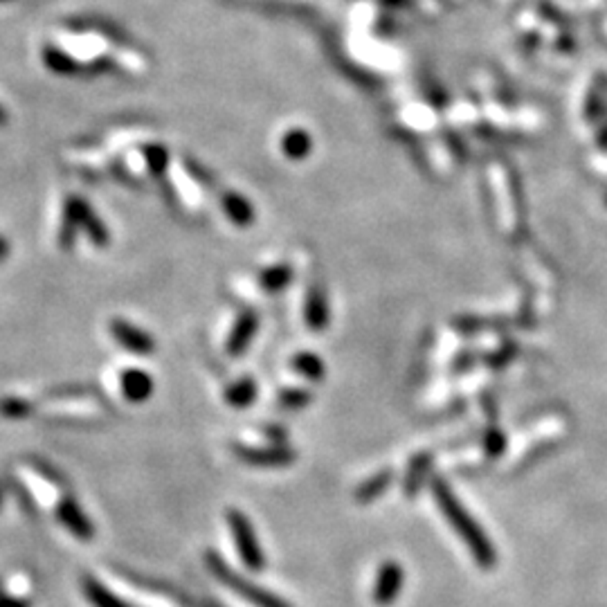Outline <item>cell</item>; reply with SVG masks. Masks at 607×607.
Here are the masks:
<instances>
[{
    "mask_svg": "<svg viewBox=\"0 0 607 607\" xmlns=\"http://www.w3.org/2000/svg\"><path fill=\"white\" fill-rule=\"evenodd\" d=\"M432 495H434V502H437L439 511L443 513L448 524L455 529V533L461 538V542L468 546L474 562L480 567L490 570V567L498 562V554H495L493 542L489 540L484 529L474 522V517L470 515L468 508L459 502L455 490H452L443 480H434L432 482Z\"/></svg>",
    "mask_w": 607,
    "mask_h": 607,
    "instance_id": "6da1fadb",
    "label": "cell"
},
{
    "mask_svg": "<svg viewBox=\"0 0 607 607\" xmlns=\"http://www.w3.org/2000/svg\"><path fill=\"white\" fill-rule=\"evenodd\" d=\"M79 234H85L95 247L109 246V230H106L104 221L97 216L95 209L91 207V203L79 198L77 194H68L63 198L61 221H59V247L61 250H72Z\"/></svg>",
    "mask_w": 607,
    "mask_h": 607,
    "instance_id": "7a4b0ae2",
    "label": "cell"
},
{
    "mask_svg": "<svg viewBox=\"0 0 607 607\" xmlns=\"http://www.w3.org/2000/svg\"><path fill=\"white\" fill-rule=\"evenodd\" d=\"M205 565H207L209 574H212L214 579L219 580L221 585H225L230 592H234L237 596H241L243 601L250 603V605H255V607H293L288 601H284L281 596H277V594L263 589L262 585L252 583V580L243 579L241 574H237V571H234L232 567H230L228 562H225V560L221 558L219 554H216V551H205Z\"/></svg>",
    "mask_w": 607,
    "mask_h": 607,
    "instance_id": "3957f363",
    "label": "cell"
},
{
    "mask_svg": "<svg viewBox=\"0 0 607 607\" xmlns=\"http://www.w3.org/2000/svg\"><path fill=\"white\" fill-rule=\"evenodd\" d=\"M225 522H228L230 533L234 538V545H237L239 555H241V562L250 571H262L268 565V558L263 554L262 545L256 540L255 527H252L250 517L246 515L239 508H228L225 511Z\"/></svg>",
    "mask_w": 607,
    "mask_h": 607,
    "instance_id": "277c9868",
    "label": "cell"
},
{
    "mask_svg": "<svg viewBox=\"0 0 607 607\" xmlns=\"http://www.w3.org/2000/svg\"><path fill=\"white\" fill-rule=\"evenodd\" d=\"M232 455L250 468H288L297 459V452L288 446H246L234 443Z\"/></svg>",
    "mask_w": 607,
    "mask_h": 607,
    "instance_id": "5b68a950",
    "label": "cell"
},
{
    "mask_svg": "<svg viewBox=\"0 0 607 607\" xmlns=\"http://www.w3.org/2000/svg\"><path fill=\"white\" fill-rule=\"evenodd\" d=\"M109 333L115 340V344H119L124 352H128V353H135V356H149V353L156 352V340L151 337V333L140 328L138 324L128 322L126 318L110 320Z\"/></svg>",
    "mask_w": 607,
    "mask_h": 607,
    "instance_id": "8992f818",
    "label": "cell"
},
{
    "mask_svg": "<svg viewBox=\"0 0 607 607\" xmlns=\"http://www.w3.org/2000/svg\"><path fill=\"white\" fill-rule=\"evenodd\" d=\"M403 580H405V571L401 567V562L396 560H387L383 562L376 574L374 580V589H371V598H374L376 605L387 607L401 596V589H403Z\"/></svg>",
    "mask_w": 607,
    "mask_h": 607,
    "instance_id": "52a82bcc",
    "label": "cell"
},
{
    "mask_svg": "<svg viewBox=\"0 0 607 607\" xmlns=\"http://www.w3.org/2000/svg\"><path fill=\"white\" fill-rule=\"evenodd\" d=\"M57 517L59 522H61L77 540L91 542L93 538H95V524L91 522L88 513L79 506V502H77L72 495H66V498H61V502L57 504Z\"/></svg>",
    "mask_w": 607,
    "mask_h": 607,
    "instance_id": "ba28073f",
    "label": "cell"
},
{
    "mask_svg": "<svg viewBox=\"0 0 607 607\" xmlns=\"http://www.w3.org/2000/svg\"><path fill=\"white\" fill-rule=\"evenodd\" d=\"M256 331H259V315L252 309L241 311L234 318L232 327L228 331V340H225V353L230 358H241L246 353L247 346L255 340Z\"/></svg>",
    "mask_w": 607,
    "mask_h": 607,
    "instance_id": "9c48e42d",
    "label": "cell"
},
{
    "mask_svg": "<svg viewBox=\"0 0 607 607\" xmlns=\"http://www.w3.org/2000/svg\"><path fill=\"white\" fill-rule=\"evenodd\" d=\"M302 318L311 331H324L328 327V302L320 281H311L302 297Z\"/></svg>",
    "mask_w": 607,
    "mask_h": 607,
    "instance_id": "30bf717a",
    "label": "cell"
},
{
    "mask_svg": "<svg viewBox=\"0 0 607 607\" xmlns=\"http://www.w3.org/2000/svg\"><path fill=\"white\" fill-rule=\"evenodd\" d=\"M119 394L128 401V403H144L153 396L156 383L149 376V371L138 369V367H128V369L119 371Z\"/></svg>",
    "mask_w": 607,
    "mask_h": 607,
    "instance_id": "8fae6325",
    "label": "cell"
},
{
    "mask_svg": "<svg viewBox=\"0 0 607 607\" xmlns=\"http://www.w3.org/2000/svg\"><path fill=\"white\" fill-rule=\"evenodd\" d=\"M219 203L225 214V219H228L232 225H237V228H247V225L255 223V219H256L255 205L250 203V198L239 194V191L223 190L219 194Z\"/></svg>",
    "mask_w": 607,
    "mask_h": 607,
    "instance_id": "7c38bea8",
    "label": "cell"
},
{
    "mask_svg": "<svg viewBox=\"0 0 607 607\" xmlns=\"http://www.w3.org/2000/svg\"><path fill=\"white\" fill-rule=\"evenodd\" d=\"M166 174H169L174 190L178 191V198H181L187 207L190 209L203 207V187H200L198 182L190 176V174H187L182 162H171Z\"/></svg>",
    "mask_w": 607,
    "mask_h": 607,
    "instance_id": "4fadbf2b",
    "label": "cell"
},
{
    "mask_svg": "<svg viewBox=\"0 0 607 607\" xmlns=\"http://www.w3.org/2000/svg\"><path fill=\"white\" fill-rule=\"evenodd\" d=\"M295 279V268L293 263L279 262L272 263V266L263 268L259 275H256L255 286L259 290V295H275L281 293L284 288H288Z\"/></svg>",
    "mask_w": 607,
    "mask_h": 607,
    "instance_id": "5bb4252c",
    "label": "cell"
},
{
    "mask_svg": "<svg viewBox=\"0 0 607 607\" xmlns=\"http://www.w3.org/2000/svg\"><path fill=\"white\" fill-rule=\"evenodd\" d=\"M313 151V138L306 128L293 126L288 131H284L279 138V153L286 160L302 162L311 156Z\"/></svg>",
    "mask_w": 607,
    "mask_h": 607,
    "instance_id": "9a60e30c",
    "label": "cell"
},
{
    "mask_svg": "<svg viewBox=\"0 0 607 607\" xmlns=\"http://www.w3.org/2000/svg\"><path fill=\"white\" fill-rule=\"evenodd\" d=\"M81 592L91 601L93 607H134L131 603L124 601L122 596L110 592L104 583L95 579V576H84L81 579Z\"/></svg>",
    "mask_w": 607,
    "mask_h": 607,
    "instance_id": "2e32d148",
    "label": "cell"
},
{
    "mask_svg": "<svg viewBox=\"0 0 607 607\" xmlns=\"http://www.w3.org/2000/svg\"><path fill=\"white\" fill-rule=\"evenodd\" d=\"M394 484V470L383 468L378 473H374L371 477H367L356 490H353V499L358 504H371L374 499H378L380 495L387 493L389 486Z\"/></svg>",
    "mask_w": 607,
    "mask_h": 607,
    "instance_id": "e0dca14e",
    "label": "cell"
},
{
    "mask_svg": "<svg viewBox=\"0 0 607 607\" xmlns=\"http://www.w3.org/2000/svg\"><path fill=\"white\" fill-rule=\"evenodd\" d=\"M290 369L299 376V378L309 380V383H322L327 367L324 360L313 352H299L290 358Z\"/></svg>",
    "mask_w": 607,
    "mask_h": 607,
    "instance_id": "ac0fdd59",
    "label": "cell"
},
{
    "mask_svg": "<svg viewBox=\"0 0 607 607\" xmlns=\"http://www.w3.org/2000/svg\"><path fill=\"white\" fill-rule=\"evenodd\" d=\"M256 394H259V389H256V380L250 378V376H243V378L234 380V383L225 389L223 399L230 408L243 409V408H250V405L255 403Z\"/></svg>",
    "mask_w": 607,
    "mask_h": 607,
    "instance_id": "d6986e66",
    "label": "cell"
},
{
    "mask_svg": "<svg viewBox=\"0 0 607 607\" xmlns=\"http://www.w3.org/2000/svg\"><path fill=\"white\" fill-rule=\"evenodd\" d=\"M41 59L43 63L48 66V70L57 72V75H77V72L84 68L72 54H68L61 45H45L41 53Z\"/></svg>",
    "mask_w": 607,
    "mask_h": 607,
    "instance_id": "ffe728a7",
    "label": "cell"
},
{
    "mask_svg": "<svg viewBox=\"0 0 607 607\" xmlns=\"http://www.w3.org/2000/svg\"><path fill=\"white\" fill-rule=\"evenodd\" d=\"M144 160L149 166V176H162L171 166V153L165 144L160 142H142L140 144Z\"/></svg>",
    "mask_w": 607,
    "mask_h": 607,
    "instance_id": "44dd1931",
    "label": "cell"
},
{
    "mask_svg": "<svg viewBox=\"0 0 607 607\" xmlns=\"http://www.w3.org/2000/svg\"><path fill=\"white\" fill-rule=\"evenodd\" d=\"M432 468V455H417L408 465V474H405L403 490L408 495H417L421 486L425 484L427 473Z\"/></svg>",
    "mask_w": 607,
    "mask_h": 607,
    "instance_id": "7402d4cb",
    "label": "cell"
},
{
    "mask_svg": "<svg viewBox=\"0 0 607 607\" xmlns=\"http://www.w3.org/2000/svg\"><path fill=\"white\" fill-rule=\"evenodd\" d=\"M70 162L85 166V169H106L113 160V153L109 149H77V151L68 153Z\"/></svg>",
    "mask_w": 607,
    "mask_h": 607,
    "instance_id": "603a6c76",
    "label": "cell"
},
{
    "mask_svg": "<svg viewBox=\"0 0 607 607\" xmlns=\"http://www.w3.org/2000/svg\"><path fill=\"white\" fill-rule=\"evenodd\" d=\"M311 403H313V392L306 387H286L277 394V405L281 409H290V412L304 409Z\"/></svg>",
    "mask_w": 607,
    "mask_h": 607,
    "instance_id": "cb8c5ba5",
    "label": "cell"
},
{
    "mask_svg": "<svg viewBox=\"0 0 607 607\" xmlns=\"http://www.w3.org/2000/svg\"><path fill=\"white\" fill-rule=\"evenodd\" d=\"M34 412V403L20 396H7L0 401V414L5 418H28Z\"/></svg>",
    "mask_w": 607,
    "mask_h": 607,
    "instance_id": "d4e9b609",
    "label": "cell"
},
{
    "mask_svg": "<svg viewBox=\"0 0 607 607\" xmlns=\"http://www.w3.org/2000/svg\"><path fill=\"white\" fill-rule=\"evenodd\" d=\"M113 61L117 63L122 70H128L134 72V75H140V72L147 70V61H144L142 54L134 53V50L128 48H117L113 54Z\"/></svg>",
    "mask_w": 607,
    "mask_h": 607,
    "instance_id": "484cf974",
    "label": "cell"
},
{
    "mask_svg": "<svg viewBox=\"0 0 607 607\" xmlns=\"http://www.w3.org/2000/svg\"><path fill=\"white\" fill-rule=\"evenodd\" d=\"M0 607H32V603L28 598L14 596V594L5 592L3 585H0Z\"/></svg>",
    "mask_w": 607,
    "mask_h": 607,
    "instance_id": "4316f807",
    "label": "cell"
},
{
    "mask_svg": "<svg viewBox=\"0 0 607 607\" xmlns=\"http://www.w3.org/2000/svg\"><path fill=\"white\" fill-rule=\"evenodd\" d=\"M504 450V439L502 434H490L489 437V452L490 455H499Z\"/></svg>",
    "mask_w": 607,
    "mask_h": 607,
    "instance_id": "83f0119b",
    "label": "cell"
},
{
    "mask_svg": "<svg viewBox=\"0 0 607 607\" xmlns=\"http://www.w3.org/2000/svg\"><path fill=\"white\" fill-rule=\"evenodd\" d=\"M7 255H10V243H7V239L0 234V262L7 259Z\"/></svg>",
    "mask_w": 607,
    "mask_h": 607,
    "instance_id": "f1b7e54d",
    "label": "cell"
},
{
    "mask_svg": "<svg viewBox=\"0 0 607 607\" xmlns=\"http://www.w3.org/2000/svg\"><path fill=\"white\" fill-rule=\"evenodd\" d=\"M5 124H7V110L0 106V128L5 126Z\"/></svg>",
    "mask_w": 607,
    "mask_h": 607,
    "instance_id": "f546056e",
    "label": "cell"
},
{
    "mask_svg": "<svg viewBox=\"0 0 607 607\" xmlns=\"http://www.w3.org/2000/svg\"><path fill=\"white\" fill-rule=\"evenodd\" d=\"M3 502H5V484L0 482V508H3Z\"/></svg>",
    "mask_w": 607,
    "mask_h": 607,
    "instance_id": "4dcf8cb0",
    "label": "cell"
},
{
    "mask_svg": "<svg viewBox=\"0 0 607 607\" xmlns=\"http://www.w3.org/2000/svg\"><path fill=\"white\" fill-rule=\"evenodd\" d=\"M0 3H7V0H0Z\"/></svg>",
    "mask_w": 607,
    "mask_h": 607,
    "instance_id": "1f68e13d",
    "label": "cell"
}]
</instances>
